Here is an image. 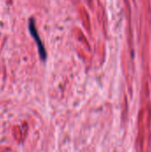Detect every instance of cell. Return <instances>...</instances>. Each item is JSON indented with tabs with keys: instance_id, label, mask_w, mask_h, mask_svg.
<instances>
[{
	"instance_id": "cell-1",
	"label": "cell",
	"mask_w": 151,
	"mask_h": 152,
	"mask_svg": "<svg viewBox=\"0 0 151 152\" xmlns=\"http://www.w3.org/2000/svg\"><path fill=\"white\" fill-rule=\"evenodd\" d=\"M28 28H29V31H30L33 38L35 39V41L36 43L38 53H39V55H40L42 61H45V59H46V51H45L44 46L43 43L41 42V39H40V37L38 36V33H37V30H36V28L35 26V22H34L33 19H30V20H29Z\"/></svg>"
}]
</instances>
